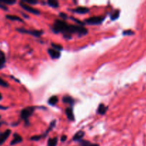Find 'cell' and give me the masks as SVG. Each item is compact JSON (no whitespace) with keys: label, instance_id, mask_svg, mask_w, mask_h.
I'll list each match as a JSON object with an SVG mask.
<instances>
[{"label":"cell","instance_id":"30bf717a","mask_svg":"<svg viewBox=\"0 0 146 146\" xmlns=\"http://www.w3.org/2000/svg\"><path fill=\"white\" fill-rule=\"evenodd\" d=\"M84 135V131H77L75 134L74 135L72 138V141H75V142H80V141H82Z\"/></svg>","mask_w":146,"mask_h":146},{"label":"cell","instance_id":"ac0fdd59","mask_svg":"<svg viewBox=\"0 0 146 146\" xmlns=\"http://www.w3.org/2000/svg\"><path fill=\"white\" fill-rule=\"evenodd\" d=\"M6 18L9 20H11V21H20V22H23L22 19H21L19 17H18V16L7 14V15H6Z\"/></svg>","mask_w":146,"mask_h":146},{"label":"cell","instance_id":"4316f807","mask_svg":"<svg viewBox=\"0 0 146 146\" xmlns=\"http://www.w3.org/2000/svg\"><path fill=\"white\" fill-rule=\"evenodd\" d=\"M123 35H125V36H126V35H133V34H134V32H133V31H131V30L128 29V30H125V31H123Z\"/></svg>","mask_w":146,"mask_h":146},{"label":"cell","instance_id":"484cf974","mask_svg":"<svg viewBox=\"0 0 146 146\" xmlns=\"http://www.w3.org/2000/svg\"><path fill=\"white\" fill-rule=\"evenodd\" d=\"M24 3H26L27 4H31V5H34V4H38V1H36V0H24Z\"/></svg>","mask_w":146,"mask_h":146},{"label":"cell","instance_id":"d6a6232c","mask_svg":"<svg viewBox=\"0 0 146 146\" xmlns=\"http://www.w3.org/2000/svg\"><path fill=\"white\" fill-rule=\"evenodd\" d=\"M3 123H4V122H0V126H1V125H2Z\"/></svg>","mask_w":146,"mask_h":146},{"label":"cell","instance_id":"d4e9b609","mask_svg":"<svg viewBox=\"0 0 146 146\" xmlns=\"http://www.w3.org/2000/svg\"><path fill=\"white\" fill-rule=\"evenodd\" d=\"M51 45H52V46L54 48V49L57 50V51H62V50L63 49L62 46H60V45H59V44H53V43H52Z\"/></svg>","mask_w":146,"mask_h":146},{"label":"cell","instance_id":"1f68e13d","mask_svg":"<svg viewBox=\"0 0 146 146\" xmlns=\"http://www.w3.org/2000/svg\"><path fill=\"white\" fill-rule=\"evenodd\" d=\"M1 99H2V95H1V94L0 93V101H1Z\"/></svg>","mask_w":146,"mask_h":146},{"label":"cell","instance_id":"83f0119b","mask_svg":"<svg viewBox=\"0 0 146 146\" xmlns=\"http://www.w3.org/2000/svg\"><path fill=\"white\" fill-rule=\"evenodd\" d=\"M0 9L4 10V11H7V10H8V7H7V6L5 5V4H1V3H0Z\"/></svg>","mask_w":146,"mask_h":146},{"label":"cell","instance_id":"8fae6325","mask_svg":"<svg viewBox=\"0 0 146 146\" xmlns=\"http://www.w3.org/2000/svg\"><path fill=\"white\" fill-rule=\"evenodd\" d=\"M65 114L67 115V118L71 121H74V116L73 113V110L72 107H68L65 110Z\"/></svg>","mask_w":146,"mask_h":146},{"label":"cell","instance_id":"9a60e30c","mask_svg":"<svg viewBox=\"0 0 146 146\" xmlns=\"http://www.w3.org/2000/svg\"><path fill=\"white\" fill-rule=\"evenodd\" d=\"M55 125H56V121L55 120H54V121H52L51 123H50V126H49V128H47V130L46 131V132L44 133V134H42L43 138H45V137L48 135V133L50 132V131H52V130L54 128V126H55Z\"/></svg>","mask_w":146,"mask_h":146},{"label":"cell","instance_id":"9c48e42d","mask_svg":"<svg viewBox=\"0 0 146 146\" xmlns=\"http://www.w3.org/2000/svg\"><path fill=\"white\" fill-rule=\"evenodd\" d=\"M70 11H72V12L74 13H77V14H84L89 12V9L84 7H78L75 9H70Z\"/></svg>","mask_w":146,"mask_h":146},{"label":"cell","instance_id":"44dd1931","mask_svg":"<svg viewBox=\"0 0 146 146\" xmlns=\"http://www.w3.org/2000/svg\"><path fill=\"white\" fill-rule=\"evenodd\" d=\"M47 4L50 7H53V8H57V7H59V2L57 1H54V0H49L47 1Z\"/></svg>","mask_w":146,"mask_h":146},{"label":"cell","instance_id":"4dcf8cb0","mask_svg":"<svg viewBox=\"0 0 146 146\" xmlns=\"http://www.w3.org/2000/svg\"><path fill=\"white\" fill-rule=\"evenodd\" d=\"M7 109H8V107L3 106L0 105V110H3V111H4V110H7Z\"/></svg>","mask_w":146,"mask_h":146},{"label":"cell","instance_id":"7402d4cb","mask_svg":"<svg viewBox=\"0 0 146 146\" xmlns=\"http://www.w3.org/2000/svg\"><path fill=\"white\" fill-rule=\"evenodd\" d=\"M0 3L5 5H13L16 3V0H0Z\"/></svg>","mask_w":146,"mask_h":146},{"label":"cell","instance_id":"52a82bcc","mask_svg":"<svg viewBox=\"0 0 146 146\" xmlns=\"http://www.w3.org/2000/svg\"><path fill=\"white\" fill-rule=\"evenodd\" d=\"M11 134V130L7 129L2 133H0V145H3L5 143V141L8 139Z\"/></svg>","mask_w":146,"mask_h":146},{"label":"cell","instance_id":"d6986e66","mask_svg":"<svg viewBox=\"0 0 146 146\" xmlns=\"http://www.w3.org/2000/svg\"><path fill=\"white\" fill-rule=\"evenodd\" d=\"M57 142H58L57 137L49 138L48 141H47V146H57Z\"/></svg>","mask_w":146,"mask_h":146},{"label":"cell","instance_id":"5b68a950","mask_svg":"<svg viewBox=\"0 0 146 146\" xmlns=\"http://www.w3.org/2000/svg\"><path fill=\"white\" fill-rule=\"evenodd\" d=\"M19 6L23 9H24L25 11H27V12L31 13V14H35V15H39V14H40V11H39V10L30 7L29 5H28V4H27L26 3H24L23 1H20Z\"/></svg>","mask_w":146,"mask_h":146},{"label":"cell","instance_id":"5bb4252c","mask_svg":"<svg viewBox=\"0 0 146 146\" xmlns=\"http://www.w3.org/2000/svg\"><path fill=\"white\" fill-rule=\"evenodd\" d=\"M120 11L118 9H116L114 11H113L110 15V18L111 19V21H115V20H117L119 18V17H120Z\"/></svg>","mask_w":146,"mask_h":146},{"label":"cell","instance_id":"7c38bea8","mask_svg":"<svg viewBox=\"0 0 146 146\" xmlns=\"http://www.w3.org/2000/svg\"><path fill=\"white\" fill-rule=\"evenodd\" d=\"M107 109H108V107L106 106L104 104H100V105H99L98 108H97V113L100 114V115H104L105 113L107 112Z\"/></svg>","mask_w":146,"mask_h":146},{"label":"cell","instance_id":"603a6c76","mask_svg":"<svg viewBox=\"0 0 146 146\" xmlns=\"http://www.w3.org/2000/svg\"><path fill=\"white\" fill-rule=\"evenodd\" d=\"M43 138L42 135H34V136H31L30 138V141H39L40 140Z\"/></svg>","mask_w":146,"mask_h":146},{"label":"cell","instance_id":"f546056e","mask_svg":"<svg viewBox=\"0 0 146 146\" xmlns=\"http://www.w3.org/2000/svg\"><path fill=\"white\" fill-rule=\"evenodd\" d=\"M60 16L61 17H62V19H67V16L65 14H64V13H60Z\"/></svg>","mask_w":146,"mask_h":146},{"label":"cell","instance_id":"7a4b0ae2","mask_svg":"<svg viewBox=\"0 0 146 146\" xmlns=\"http://www.w3.org/2000/svg\"><path fill=\"white\" fill-rule=\"evenodd\" d=\"M37 107L36 106H28L24 108V109H22L20 113V117H21V119L24 121V123L26 125H29V118L32 115V114L34 113V111L36 110Z\"/></svg>","mask_w":146,"mask_h":146},{"label":"cell","instance_id":"836d02e7","mask_svg":"<svg viewBox=\"0 0 146 146\" xmlns=\"http://www.w3.org/2000/svg\"><path fill=\"white\" fill-rule=\"evenodd\" d=\"M0 118H1V115H0Z\"/></svg>","mask_w":146,"mask_h":146},{"label":"cell","instance_id":"4fadbf2b","mask_svg":"<svg viewBox=\"0 0 146 146\" xmlns=\"http://www.w3.org/2000/svg\"><path fill=\"white\" fill-rule=\"evenodd\" d=\"M62 101L64 104H67L70 105V106H72L74 104V101L72 97L68 96H65L63 97Z\"/></svg>","mask_w":146,"mask_h":146},{"label":"cell","instance_id":"2e32d148","mask_svg":"<svg viewBox=\"0 0 146 146\" xmlns=\"http://www.w3.org/2000/svg\"><path fill=\"white\" fill-rule=\"evenodd\" d=\"M58 101H59L58 97H57V96H53L50 97V98H49L48 104L49 105L54 106H55L56 104L58 103Z\"/></svg>","mask_w":146,"mask_h":146},{"label":"cell","instance_id":"cb8c5ba5","mask_svg":"<svg viewBox=\"0 0 146 146\" xmlns=\"http://www.w3.org/2000/svg\"><path fill=\"white\" fill-rule=\"evenodd\" d=\"M0 86L4 87V88H8L9 84L7 81H5L4 80H3L2 78H0Z\"/></svg>","mask_w":146,"mask_h":146},{"label":"cell","instance_id":"6da1fadb","mask_svg":"<svg viewBox=\"0 0 146 146\" xmlns=\"http://www.w3.org/2000/svg\"><path fill=\"white\" fill-rule=\"evenodd\" d=\"M52 31L54 34H63L64 38H71L72 34H77L78 36L86 35L88 32L87 29L82 26L69 24L63 20L57 19L52 26Z\"/></svg>","mask_w":146,"mask_h":146},{"label":"cell","instance_id":"ffe728a7","mask_svg":"<svg viewBox=\"0 0 146 146\" xmlns=\"http://www.w3.org/2000/svg\"><path fill=\"white\" fill-rule=\"evenodd\" d=\"M6 62L5 54L3 53V51H0V69L4 68Z\"/></svg>","mask_w":146,"mask_h":146},{"label":"cell","instance_id":"e0dca14e","mask_svg":"<svg viewBox=\"0 0 146 146\" xmlns=\"http://www.w3.org/2000/svg\"><path fill=\"white\" fill-rule=\"evenodd\" d=\"M80 146H100L99 144L97 143H92L91 142L88 141H85V140H82L80 142H78Z\"/></svg>","mask_w":146,"mask_h":146},{"label":"cell","instance_id":"277c9868","mask_svg":"<svg viewBox=\"0 0 146 146\" xmlns=\"http://www.w3.org/2000/svg\"><path fill=\"white\" fill-rule=\"evenodd\" d=\"M17 31L21 34H27L35 37H40L43 34L42 30H27L24 28H17Z\"/></svg>","mask_w":146,"mask_h":146},{"label":"cell","instance_id":"3957f363","mask_svg":"<svg viewBox=\"0 0 146 146\" xmlns=\"http://www.w3.org/2000/svg\"><path fill=\"white\" fill-rule=\"evenodd\" d=\"M105 17H92L88 19H86L84 21V24L88 25H100L104 21Z\"/></svg>","mask_w":146,"mask_h":146},{"label":"cell","instance_id":"8992f818","mask_svg":"<svg viewBox=\"0 0 146 146\" xmlns=\"http://www.w3.org/2000/svg\"><path fill=\"white\" fill-rule=\"evenodd\" d=\"M47 52L52 59H58L61 56V52L54 48H49L47 50Z\"/></svg>","mask_w":146,"mask_h":146},{"label":"cell","instance_id":"ba28073f","mask_svg":"<svg viewBox=\"0 0 146 146\" xmlns=\"http://www.w3.org/2000/svg\"><path fill=\"white\" fill-rule=\"evenodd\" d=\"M23 138H21V135L18 133H14L13 135V139L11 140V141L10 142V145H15L17 144L20 143L22 142Z\"/></svg>","mask_w":146,"mask_h":146},{"label":"cell","instance_id":"f1b7e54d","mask_svg":"<svg viewBox=\"0 0 146 146\" xmlns=\"http://www.w3.org/2000/svg\"><path fill=\"white\" fill-rule=\"evenodd\" d=\"M67 135H63L61 137V141L62 142H65L66 141H67Z\"/></svg>","mask_w":146,"mask_h":146}]
</instances>
